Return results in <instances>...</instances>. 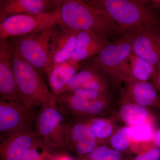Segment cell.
I'll use <instances>...</instances> for the list:
<instances>
[{
    "mask_svg": "<svg viewBox=\"0 0 160 160\" xmlns=\"http://www.w3.org/2000/svg\"><path fill=\"white\" fill-rule=\"evenodd\" d=\"M49 146L43 139L38 138L22 160H44V152Z\"/></svg>",
    "mask_w": 160,
    "mask_h": 160,
    "instance_id": "cell-26",
    "label": "cell"
},
{
    "mask_svg": "<svg viewBox=\"0 0 160 160\" xmlns=\"http://www.w3.org/2000/svg\"><path fill=\"white\" fill-rule=\"evenodd\" d=\"M64 134L67 150L73 152L76 157L88 154L99 146L84 118L70 117L66 121Z\"/></svg>",
    "mask_w": 160,
    "mask_h": 160,
    "instance_id": "cell-10",
    "label": "cell"
},
{
    "mask_svg": "<svg viewBox=\"0 0 160 160\" xmlns=\"http://www.w3.org/2000/svg\"><path fill=\"white\" fill-rule=\"evenodd\" d=\"M158 29H159V32H160V23H159V25H158Z\"/></svg>",
    "mask_w": 160,
    "mask_h": 160,
    "instance_id": "cell-32",
    "label": "cell"
},
{
    "mask_svg": "<svg viewBox=\"0 0 160 160\" xmlns=\"http://www.w3.org/2000/svg\"><path fill=\"white\" fill-rule=\"evenodd\" d=\"M132 37L123 36L110 42L94 57L80 64L95 67L115 82H123L128 76Z\"/></svg>",
    "mask_w": 160,
    "mask_h": 160,
    "instance_id": "cell-4",
    "label": "cell"
},
{
    "mask_svg": "<svg viewBox=\"0 0 160 160\" xmlns=\"http://www.w3.org/2000/svg\"><path fill=\"white\" fill-rule=\"evenodd\" d=\"M65 115L58 109L43 106L35 116V132L52 149L68 152L65 143L64 129L66 121Z\"/></svg>",
    "mask_w": 160,
    "mask_h": 160,
    "instance_id": "cell-6",
    "label": "cell"
},
{
    "mask_svg": "<svg viewBox=\"0 0 160 160\" xmlns=\"http://www.w3.org/2000/svg\"><path fill=\"white\" fill-rule=\"evenodd\" d=\"M109 81L105 74L95 67L80 64L79 70L60 94L81 91L108 92Z\"/></svg>",
    "mask_w": 160,
    "mask_h": 160,
    "instance_id": "cell-12",
    "label": "cell"
},
{
    "mask_svg": "<svg viewBox=\"0 0 160 160\" xmlns=\"http://www.w3.org/2000/svg\"><path fill=\"white\" fill-rule=\"evenodd\" d=\"M58 26L52 43L46 75L52 68L70 59L75 47L77 31Z\"/></svg>",
    "mask_w": 160,
    "mask_h": 160,
    "instance_id": "cell-16",
    "label": "cell"
},
{
    "mask_svg": "<svg viewBox=\"0 0 160 160\" xmlns=\"http://www.w3.org/2000/svg\"><path fill=\"white\" fill-rule=\"evenodd\" d=\"M128 66V76L126 80L129 79L135 81L148 82V80H151L158 71L155 66L132 52L129 57Z\"/></svg>",
    "mask_w": 160,
    "mask_h": 160,
    "instance_id": "cell-20",
    "label": "cell"
},
{
    "mask_svg": "<svg viewBox=\"0 0 160 160\" xmlns=\"http://www.w3.org/2000/svg\"><path fill=\"white\" fill-rule=\"evenodd\" d=\"M122 103L118 117L123 122L132 126L148 121L149 116L148 108L133 103Z\"/></svg>",
    "mask_w": 160,
    "mask_h": 160,
    "instance_id": "cell-21",
    "label": "cell"
},
{
    "mask_svg": "<svg viewBox=\"0 0 160 160\" xmlns=\"http://www.w3.org/2000/svg\"><path fill=\"white\" fill-rule=\"evenodd\" d=\"M152 83L157 90L160 98V72H157L151 79Z\"/></svg>",
    "mask_w": 160,
    "mask_h": 160,
    "instance_id": "cell-28",
    "label": "cell"
},
{
    "mask_svg": "<svg viewBox=\"0 0 160 160\" xmlns=\"http://www.w3.org/2000/svg\"><path fill=\"white\" fill-rule=\"evenodd\" d=\"M109 42L92 32L77 31L75 47L71 59L79 63L90 60Z\"/></svg>",
    "mask_w": 160,
    "mask_h": 160,
    "instance_id": "cell-17",
    "label": "cell"
},
{
    "mask_svg": "<svg viewBox=\"0 0 160 160\" xmlns=\"http://www.w3.org/2000/svg\"><path fill=\"white\" fill-rule=\"evenodd\" d=\"M130 160H160V148L155 145Z\"/></svg>",
    "mask_w": 160,
    "mask_h": 160,
    "instance_id": "cell-27",
    "label": "cell"
},
{
    "mask_svg": "<svg viewBox=\"0 0 160 160\" xmlns=\"http://www.w3.org/2000/svg\"><path fill=\"white\" fill-rule=\"evenodd\" d=\"M132 52L158 68L160 63V33L158 28L138 32L132 39Z\"/></svg>",
    "mask_w": 160,
    "mask_h": 160,
    "instance_id": "cell-15",
    "label": "cell"
},
{
    "mask_svg": "<svg viewBox=\"0 0 160 160\" xmlns=\"http://www.w3.org/2000/svg\"><path fill=\"white\" fill-rule=\"evenodd\" d=\"M132 141L137 143L149 142L153 139V128L148 121L135 126H130Z\"/></svg>",
    "mask_w": 160,
    "mask_h": 160,
    "instance_id": "cell-25",
    "label": "cell"
},
{
    "mask_svg": "<svg viewBox=\"0 0 160 160\" xmlns=\"http://www.w3.org/2000/svg\"><path fill=\"white\" fill-rule=\"evenodd\" d=\"M60 10L48 13L20 15L7 18L0 22V40L29 34L58 25Z\"/></svg>",
    "mask_w": 160,
    "mask_h": 160,
    "instance_id": "cell-7",
    "label": "cell"
},
{
    "mask_svg": "<svg viewBox=\"0 0 160 160\" xmlns=\"http://www.w3.org/2000/svg\"><path fill=\"white\" fill-rule=\"evenodd\" d=\"M63 0H1L0 22L20 15L48 13L61 8Z\"/></svg>",
    "mask_w": 160,
    "mask_h": 160,
    "instance_id": "cell-13",
    "label": "cell"
},
{
    "mask_svg": "<svg viewBox=\"0 0 160 160\" xmlns=\"http://www.w3.org/2000/svg\"><path fill=\"white\" fill-rule=\"evenodd\" d=\"M149 4L155 9L160 11V0H151L149 1Z\"/></svg>",
    "mask_w": 160,
    "mask_h": 160,
    "instance_id": "cell-30",
    "label": "cell"
},
{
    "mask_svg": "<svg viewBox=\"0 0 160 160\" xmlns=\"http://www.w3.org/2000/svg\"><path fill=\"white\" fill-rule=\"evenodd\" d=\"M80 69V63L71 59L52 69L47 73L50 90L59 95Z\"/></svg>",
    "mask_w": 160,
    "mask_h": 160,
    "instance_id": "cell-19",
    "label": "cell"
},
{
    "mask_svg": "<svg viewBox=\"0 0 160 160\" xmlns=\"http://www.w3.org/2000/svg\"><path fill=\"white\" fill-rule=\"evenodd\" d=\"M84 118L94 135L99 146L105 145L106 141L117 131L112 120L102 117Z\"/></svg>",
    "mask_w": 160,
    "mask_h": 160,
    "instance_id": "cell-22",
    "label": "cell"
},
{
    "mask_svg": "<svg viewBox=\"0 0 160 160\" xmlns=\"http://www.w3.org/2000/svg\"><path fill=\"white\" fill-rule=\"evenodd\" d=\"M131 158L106 145H100L88 154L76 157L75 160H130Z\"/></svg>",
    "mask_w": 160,
    "mask_h": 160,
    "instance_id": "cell-23",
    "label": "cell"
},
{
    "mask_svg": "<svg viewBox=\"0 0 160 160\" xmlns=\"http://www.w3.org/2000/svg\"><path fill=\"white\" fill-rule=\"evenodd\" d=\"M35 115L32 111L25 122L10 134L1 136V160H22L38 138L35 132Z\"/></svg>",
    "mask_w": 160,
    "mask_h": 160,
    "instance_id": "cell-8",
    "label": "cell"
},
{
    "mask_svg": "<svg viewBox=\"0 0 160 160\" xmlns=\"http://www.w3.org/2000/svg\"><path fill=\"white\" fill-rule=\"evenodd\" d=\"M157 69H158V71L159 72H160V63L159 65L158 66V67Z\"/></svg>",
    "mask_w": 160,
    "mask_h": 160,
    "instance_id": "cell-31",
    "label": "cell"
},
{
    "mask_svg": "<svg viewBox=\"0 0 160 160\" xmlns=\"http://www.w3.org/2000/svg\"><path fill=\"white\" fill-rule=\"evenodd\" d=\"M11 49L12 70L25 107L31 110L39 106H49L60 110L55 95L48 89L38 70L14 49Z\"/></svg>",
    "mask_w": 160,
    "mask_h": 160,
    "instance_id": "cell-3",
    "label": "cell"
},
{
    "mask_svg": "<svg viewBox=\"0 0 160 160\" xmlns=\"http://www.w3.org/2000/svg\"><path fill=\"white\" fill-rule=\"evenodd\" d=\"M153 140L156 145L160 148V129L155 132Z\"/></svg>",
    "mask_w": 160,
    "mask_h": 160,
    "instance_id": "cell-29",
    "label": "cell"
},
{
    "mask_svg": "<svg viewBox=\"0 0 160 160\" xmlns=\"http://www.w3.org/2000/svg\"><path fill=\"white\" fill-rule=\"evenodd\" d=\"M122 103L132 102L146 108L160 110V98L152 83L127 79L124 81Z\"/></svg>",
    "mask_w": 160,
    "mask_h": 160,
    "instance_id": "cell-14",
    "label": "cell"
},
{
    "mask_svg": "<svg viewBox=\"0 0 160 160\" xmlns=\"http://www.w3.org/2000/svg\"><path fill=\"white\" fill-rule=\"evenodd\" d=\"M55 95L60 111L70 117H101L106 112L111 101L110 95L97 99L82 97L75 93Z\"/></svg>",
    "mask_w": 160,
    "mask_h": 160,
    "instance_id": "cell-9",
    "label": "cell"
},
{
    "mask_svg": "<svg viewBox=\"0 0 160 160\" xmlns=\"http://www.w3.org/2000/svg\"><path fill=\"white\" fill-rule=\"evenodd\" d=\"M24 105L0 100L1 136L10 134L19 129L31 113Z\"/></svg>",
    "mask_w": 160,
    "mask_h": 160,
    "instance_id": "cell-18",
    "label": "cell"
},
{
    "mask_svg": "<svg viewBox=\"0 0 160 160\" xmlns=\"http://www.w3.org/2000/svg\"><path fill=\"white\" fill-rule=\"evenodd\" d=\"M0 100L24 105L12 65V49L7 40H0Z\"/></svg>",
    "mask_w": 160,
    "mask_h": 160,
    "instance_id": "cell-11",
    "label": "cell"
},
{
    "mask_svg": "<svg viewBox=\"0 0 160 160\" xmlns=\"http://www.w3.org/2000/svg\"><path fill=\"white\" fill-rule=\"evenodd\" d=\"M86 1L106 10L116 24L122 36H133L145 29L158 28L159 24L157 14L147 6L149 1Z\"/></svg>",
    "mask_w": 160,
    "mask_h": 160,
    "instance_id": "cell-2",
    "label": "cell"
},
{
    "mask_svg": "<svg viewBox=\"0 0 160 160\" xmlns=\"http://www.w3.org/2000/svg\"><path fill=\"white\" fill-rule=\"evenodd\" d=\"M130 126H126L117 129L109 138L110 147L121 152L129 149L131 145Z\"/></svg>",
    "mask_w": 160,
    "mask_h": 160,
    "instance_id": "cell-24",
    "label": "cell"
},
{
    "mask_svg": "<svg viewBox=\"0 0 160 160\" xmlns=\"http://www.w3.org/2000/svg\"><path fill=\"white\" fill-rule=\"evenodd\" d=\"M60 13L58 25L65 29L92 32L108 41L122 36L106 10L86 1L63 0Z\"/></svg>",
    "mask_w": 160,
    "mask_h": 160,
    "instance_id": "cell-1",
    "label": "cell"
},
{
    "mask_svg": "<svg viewBox=\"0 0 160 160\" xmlns=\"http://www.w3.org/2000/svg\"><path fill=\"white\" fill-rule=\"evenodd\" d=\"M58 25L7 39L11 48L38 71L46 74Z\"/></svg>",
    "mask_w": 160,
    "mask_h": 160,
    "instance_id": "cell-5",
    "label": "cell"
}]
</instances>
